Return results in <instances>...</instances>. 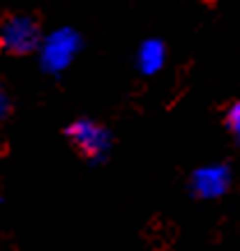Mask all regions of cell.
Listing matches in <instances>:
<instances>
[{"label":"cell","instance_id":"1","mask_svg":"<svg viewBox=\"0 0 240 251\" xmlns=\"http://www.w3.org/2000/svg\"><path fill=\"white\" fill-rule=\"evenodd\" d=\"M42 44L39 23L28 14H14L0 23V49L14 55H28Z\"/></svg>","mask_w":240,"mask_h":251},{"label":"cell","instance_id":"2","mask_svg":"<svg viewBox=\"0 0 240 251\" xmlns=\"http://www.w3.org/2000/svg\"><path fill=\"white\" fill-rule=\"evenodd\" d=\"M79 46H81V39L74 30L70 28H60V30H53L49 37L42 39L39 44V60H42V67L51 72V74H58L67 67L74 55H77Z\"/></svg>","mask_w":240,"mask_h":251},{"label":"cell","instance_id":"3","mask_svg":"<svg viewBox=\"0 0 240 251\" xmlns=\"http://www.w3.org/2000/svg\"><path fill=\"white\" fill-rule=\"evenodd\" d=\"M65 134L70 136L72 143L77 145L79 152L88 157V159H102L108 150V143H111L108 131L95 120H88V118L74 120Z\"/></svg>","mask_w":240,"mask_h":251},{"label":"cell","instance_id":"4","mask_svg":"<svg viewBox=\"0 0 240 251\" xmlns=\"http://www.w3.org/2000/svg\"><path fill=\"white\" fill-rule=\"evenodd\" d=\"M162 44H157V42H148V44H143V49L139 51V65L143 72H155V69L162 67Z\"/></svg>","mask_w":240,"mask_h":251},{"label":"cell","instance_id":"5","mask_svg":"<svg viewBox=\"0 0 240 251\" xmlns=\"http://www.w3.org/2000/svg\"><path fill=\"white\" fill-rule=\"evenodd\" d=\"M224 127L229 129L231 136L240 138V99L233 101L231 106L224 111Z\"/></svg>","mask_w":240,"mask_h":251},{"label":"cell","instance_id":"6","mask_svg":"<svg viewBox=\"0 0 240 251\" xmlns=\"http://www.w3.org/2000/svg\"><path fill=\"white\" fill-rule=\"evenodd\" d=\"M9 108H12V101H9V95H7V90L0 85V122L5 120L9 115Z\"/></svg>","mask_w":240,"mask_h":251}]
</instances>
